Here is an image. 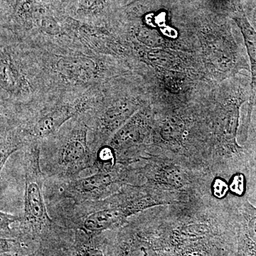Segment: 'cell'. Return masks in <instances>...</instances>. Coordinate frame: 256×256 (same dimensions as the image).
<instances>
[{"mask_svg":"<svg viewBox=\"0 0 256 256\" xmlns=\"http://www.w3.org/2000/svg\"><path fill=\"white\" fill-rule=\"evenodd\" d=\"M45 180L63 182L78 178L82 172L94 169L96 153L88 143V128L79 122L50 151L40 153Z\"/></svg>","mask_w":256,"mask_h":256,"instance_id":"obj_6","label":"cell"},{"mask_svg":"<svg viewBox=\"0 0 256 256\" xmlns=\"http://www.w3.org/2000/svg\"><path fill=\"white\" fill-rule=\"evenodd\" d=\"M0 229H1V238H9L12 234L13 224H18L22 220V216L9 214L2 210L0 212Z\"/></svg>","mask_w":256,"mask_h":256,"instance_id":"obj_17","label":"cell"},{"mask_svg":"<svg viewBox=\"0 0 256 256\" xmlns=\"http://www.w3.org/2000/svg\"><path fill=\"white\" fill-rule=\"evenodd\" d=\"M107 256H166L158 206L131 217L124 226L104 234Z\"/></svg>","mask_w":256,"mask_h":256,"instance_id":"obj_5","label":"cell"},{"mask_svg":"<svg viewBox=\"0 0 256 256\" xmlns=\"http://www.w3.org/2000/svg\"><path fill=\"white\" fill-rule=\"evenodd\" d=\"M40 153V143L26 146L24 156V210L18 230L10 238L16 239L26 254L36 252L42 240L58 225L48 215L44 193L45 178L42 170Z\"/></svg>","mask_w":256,"mask_h":256,"instance_id":"obj_4","label":"cell"},{"mask_svg":"<svg viewBox=\"0 0 256 256\" xmlns=\"http://www.w3.org/2000/svg\"><path fill=\"white\" fill-rule=\"evenodd\" d=\"M82 106H62L42 114L24 132V141L28 146L54 134L64 124L84 110Z\"/></svg>","mask_w":256,"mask_h":256,"instance_id":"obj_11","label":"cell"},{"mask_svg":"<svg viewBox=\"0 0 256 256\" xmlns=\"http://www.w3.org/2000/svg\"><path fill=\"white\" fill-rule=\"evenodd\" d=\"M237 213V256H256V207L246 195L236 197Z\"/></svg>","mask_w":256,"mask_h":256,"instance_id":"obj_12","label":"cell"},{"mask_svg":"<svg viewBox=\"0 0 256 256\" xmlns=\"http://www.w3.org/2000/svg\"><path fill=\"white\" fill-rule=\"evenodd\" d=\"M244 149L248 154L256 153V110L247 114L245 124Z\"/></svg>","mask_w":256,"mask_h":256,"instance_id":"obj_16","label":"cell"},{"mask_svg":"<svg viewBox=\"0 0 256 256\" xmlns=\"http://www.w3.org/2000/svg\"><path fill=\"white\" fill-rule=\"evenodd\" d=\"M197 36L205 70L214 78H226L248 66L234 38L226 32L220 34L206 28L197 32Z\"/></svg>","mask_w":256,"mask_h":256,"instance_id":"obj_8","label":"cell"},{"mask_svg":"<svg viewBox=\"0 0 256 256\" xmlns=\"http://www.w3.org/2000/svg\"><path fill=\"white\" fill-rule=\"evenodd\" d=\"M56 70L66 78L75 82H88L98 73L95 62L85 57L62 58L56 64Z\"/></svg>","mask_w":256,"mask_h":256,"instance_id":"obj_13","label":"cell"},{"mask_svg":"<svg viewBox=\"0 0 256 256\" xmlns=\"http://www.w3.org/2000/svg\"><path fill=\"white\" fill-rule=\"evenodd\" d=\"M140 184L160 192L172 204L212 194L214 175L165 154L148 151L131 164Z\"/></svg>","mask_w":256,"mask_h":256,"instance_id":"obj_3","label":"cell"},{"mask_svg":"<svg viewBox=\"0 0 256 256\" xmlns=\"http://www.w3.org/2000/svg\"><path fill=\"white\" fill-rule=\"evenodd\" d=\"M168 205L170 202L166 196L144 184H126L102 200L78 204L57 202L50 212L58 225L96 238L124 226L131 217L144 210Z\"/></svg>","mask_w":256,"mask_h":256,"instance_id":"obj_2","label":"cell"},{"mask_svg":"<svg viewBox=\"0 0 256 256\" xmlns=\"http://www.w3.org/2000/svg\"><path fill=\"white\" fill-rule=\"evenodd\" d=\"M154 126V112L142 108L106 144L114 149L118 164L129 165L137 162L152 146Z\"/></svg>","mask_w":256,"mask_h":256,"instance_id":"obj_9","label":"cell"},{"mask_svg":"<svg viewBox=\"0 0 256 256\" xmlns=\"http://www.w3.org/2000/svg\"><path fill=\"white\" fill-rule=\"evenodd\" d=\"M1 256H36L35 252H32L30 254H18V252H4L1 254Z\"/></svg>","mask_w":256,"mask_h":256,"instance_id":"obj_18","label":"cell"},{"mask_svg":"<svg viewBox=\"0 0 256 256\" xmlns=\"http://www.w3.org/2000/svg\"><path fill=\"white\" fill-rule=\"evenodd\" d=\"M233 18L242 32L250 60L252 82L248 106H250L254 104L256 96V31L249 22L245 13L240 8L234 13Z\"/></svg>","mask_w":256,"mask_h":256,"instance_id":"obj_14","label":"cell"},{"mask_svg":"<svg viewBox=\"0 0 256 256\" xmlns=\"http://www.w3.org/2000/svg\"><path fill=\"white\" fill-rule=\"evenodd\" d=\"M142 108V102L137 99L122 98L102 111L97 120L95 153L99 148L107 144L114 133Z\"/></svg>","mask_w":256,"mask_h":256,"instance_id":"obj_10","label":"cell"},{"mask_svg":"<svg viewBox=\"0 0 256 256\" xmlns=\"http://www.w3.org/2000/svg\"><path fill=\"white\" fill-rule=\"evenodd\" d=\"M254 18H255V20L256 21V9L255 10V13H254Z\"/></svg>","mask_w":256,"mask_h":256,"instance_id":"obj_20","label":"cell"},{"mask_svg":"<svg viewBox=\"0 0 256 256\" xmlns=\"http://www.w3.org/2000/svg\"><path fill=\"white\" fill-rule=\"evenodd\" d=\"M160 228L166 256H237L236 196L161 206Z\"/></svg>","mask_w":256,"mask_h":256,"instance_id":"obj_1","label":"cell"},{"mask_svg":"<svg viewBox=\"0 0 256 256\" xmlns=\"http://www.w3.org/2000/svg\"><path fill=\"white\" fill-rule=\"evenodd\" d=\"M52 182L58 188V192L45 200L50 198L53 203L68 202L78 204L102 200L118 191L126 184H132V176L130 165L118 164L114 169L96 172L84 178Z\"/></svg>","mask_w":256,"mask_h":256,"instance_id":"obj_7","label":"cell"},{"mask_svg":"<svg viewBox=\"0 0 256 256\" xmlns=\"http://www.w3.org/2000/svg\"><path fill=\"white\" fill-rule=\"evenodd\" d=\"M1 82L3 88L9 90H15L21 86L20 76L9 60H2Z\"/></svg>","mask_w":256,"mask_h":256,"instance_id":"obj_15","label":"cell"},{"mask_svg":"<svg viewBox=\"0 0 256 256\" xmlns=\"http://www.w3.org/2000/svg\"><path fill=\"white\" fill-rule=\"evenodd\" d=\"M56 1L58 2V3H66L70 2H74V0H56ZM78 1V0H77Z\"/></svg>","mask_w":256,"mask_h":256,"instance_id":"obj_19","label":"cell"}]
</instances>
